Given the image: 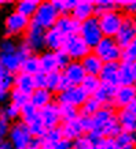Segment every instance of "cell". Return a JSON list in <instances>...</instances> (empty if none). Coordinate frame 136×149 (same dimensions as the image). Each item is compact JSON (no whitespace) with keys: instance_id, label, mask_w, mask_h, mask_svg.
I'll list each match as a JSON object with an SVG mask.
<instances>
[{"instance_id":"cell-5","label":"cell","mask_w":136,"mask_h":149,"mask_svg":"<svg viewBox=\"0 0 136 149\" xmlns=\"http://www.w3.org/2000/svg\"><path fill=\"white\" fill-rule=\"evenodd\" d=\"M62 51H65L69 58L72 60H76V62H81L87 55H89L92 52V49L82 40L80 34H73V36L66 37Z\"/></svg>"},{"instance_id":"cell-1","label":"cell","mask_w":136,"mask_h":149,"mask_svg":"<svg viewBox=\"0 0 136 149\" xmlns=\"http://www.w3.org/2000/svg\"><path fill=\"white\" fill-rule=\"evenodd\" d=\"M92 52L103 63H120L123 56V48L118 45L114 38L110 37H103L99 44L92 49Z\"/></svg>"},{"instance_id":"cell-35","label":"cell","mask_w":136,"mask_h":149,"mask_svg":"<svg viewBox=\"0 0 136 149\" xmlns=\"http://www.w3.org/2000/svg\"><path fill=\"white\" fill-rule=\"evenodd\" d=\"M30 103V96L18 91V89H13L11 91V104L17 105L18 108H22L26 104Z\"/></svg>"},{"instance_id":"cell-22","label":"cell","mask_w":136,"mask_h":149,"mask_svg":"<svg viewBox=\"0 0 136 149\" xmlns=\"http://www.w3.org/2000/svg\"><path fill=\"white\" fill-rule=\"evenodd\" d=\"M14 89H18V91L30 96L36 89L33 77L29 75V74H25V72H18L14 77Z\"/></svg>"},{"instance_id":"cell-38","label":"cell","mask_w":136,"mask_h":149,"mask_svg":"<svg viewBox=\"0 0 136 149\" xmlns=\"http://www.w3.org/2000/svg\"><path fill=\"white\" fill-rule=\"evenodd\" d=\"M116 141H117L120 149L128 148V146H136V136L135 134H131V133L121 131V133L116 137Z\"/></svg>"},{"instance_id":"cell-56","label":"cell","mask_w":136,"mask_h":149,"mask_svg":"<svg viewBox=\"0 0 136 149\" xmlns=\"http://www.w3.org/2000/svg\"><path fill=\"white\" fill-rule=\"evenodd\" d=\"M132 67H133V74H135V82H136V62L132 64Z\"/></svg>"},{"instance_id":"cell-32","label":"cell","mask_w":136,"mask_h":149,"mask_svg":"<svg viewBox=\"0 0 136 149\" xmlns=\"http://www.w3.org/2000/svg\"><path fill=\"white\" fill-rule=\"evenodd\" d=\"M21 118H22V122L25 123V125H29V123L35 122V120H37V119L40 118L39 109H37L35 105H32L30 103L26 104L25 107L21 108Z\"/></svg>"},{"instance_id":"cell-30","label":"cell","mask_w":136,"mask_h":149,"mask_svg":"<svg viewBox=\"0 0 136 149\" xmlns=\"http://www.w3.org/2000/svg\"><path fill=\"white\" fill-rule=\"evenodd\" d=\"M102 107H103V105H102L95 97L91 96V97H88V100H87L85 103H84V105L80 108V115L84 118H92Z\"/></svg>"},{"instance_id":"cell-13","label":"cell","mask_w":136,"mask_h":149,"mask_svg":"<svg viewBox=\"0 0 136 149\" xmlns=\"http://www.w3.org/2000/svg\"><path fill=\"white\" fill-rule=\"evenodd\" d=\"M135 100H136V85H131V86L120 85L116 89L114 99L111 104L120 109H125Z\"/></svg>"},{"instance_id":"cell-8","label":"cell","mask_w":136,"mask_h":149,"mask_svg":"<svg viewBox=\"0 0 136 149\" xmlns=\"http://www.w3.org/2000/svg\"><path fill=\"white\" fill-rule=\"evenodd\" d=\"M88 93H87L81 86H70L69 89L58 93L56 103L58 104H68L76 108H81L84 103L88 100Z\"/></svg>"},{"instance_id":"cell-59","label":"cell","mask_w":136,"mask_h":149,"mask_svg":"<svg viewBox=\"0 0 136 149\" xmlns=\"http://www.w3.org/2000/svg\"><path fill=\"white\" fill-rule=\"evenodd\" d=\"M0 4H1V3H0Z\"/></svg>"},{"instance_id":"cell-19","label":"cell","mask_w":136,"mask_h":149,"mask_svg":"<svg viewBox=\"0 0 136 149\" xmlns=\"http://www.w3.org/2000/svg\"><path fill=\"white\" fill-rule=\"evenodd\" d=\"M65 40L66 37L59 33L55 27L50 29L45 32V38H44V44H45V48L51 52H58L63 48V44H65Z\"/></svg>"},{"instance_id":"cell-44","label":"cell","mask_w":136,"mask_h":149,"mask_svg":"<svg viewBox=\"0 0 136 149\" xmlns=\"http://www.w3.org/2000/svg\"><path fill=\"white\" fill-rule=\"evenodd\" d=\"M3 116H6L7 119H17L18 116H21V108H18L17 105H14V104H8L4 109H3V112H1Z\"/></svg>"},{"instance_id":"cell-48","label":"cell","mask_w":136,"mask_h":149,"mask_svg":"<svg viewBox=\"0 0 136 149\" xmlns=\"http://www.w3.org/2000/svg\"><path fill=\"white\" fill-rule=\"evenodd\" d=\"M18 47L15 45V42L13 40H4L0 45V54H15Z\"/></svg>"},{"instance_id":"cell-29","label":"cell","mask_w":136,"mask_h":149,"mask_svg":"<svg viewBox=\"0 0 136 149\" xmlns=\"http://www.w3.org/2000/svg\"><path fill=\"white\" fill-rule=\"evenodd\" d=\"M40 59L36 55H30L26 60H23L22 66H21V72H25V74H29V75H36L37 72H40Z\"/></svg>"},{"instance_id":"cell-43","label":"cell","mask_w":136,"mask_h":149,"mask_svg":"<svg viewBox=\"0 0 136 149\" xmlns=\"http://www.w3.org/2000/svg\"><path fill=\"white\" fill-rule=\"evenodd\" d=\"M98 149H120L116 138H110V137H104V138H100L98 142Z\"/></svg>"},{"instance_id":"cell-33","label":"cell","mask_w":136,"mask_h":149,"mask_svg":"<svg viewBox=\"0 0 136 149\" xmlns=\"http://www.w3.org/2000/svg\"><path fill=\"white\" fill-rule=\"evenodd\" d=\"M59 111H61V118H62V123L74 120L80 116V109L68 104H59Z\"/></svg>"},{"instance_id":"cell-2","label":"cell","mask_w":136,"mask_h":149,"mask_svg":"<svg viewBox=\"0 0 136 149\" xmlns=\"http://www.w3.org/2000/svg\"><path fill=\"white\" fill-rule=\"evenodd\" d=\"M59 17H61V14L55 8L52 1H43V3H40L35 17L30 19V22L47 32L55 26Z\"/></svg>"},{"instance_id":"cell-10","label":"cell","mask_w":136,"mask_h":149,"mask_svg":"<svg viewBox=\"0 0 136 149\" xmlns=\"http://www.w3.org/2000/svg\"><path fill=\"white\" fill-rule=\"evenodd\" d=\"M136 38V23H135V18L132 17H125L124 19V23L121 29L118 30L117 36L114 37V40L117 41V44L121 48H125L131 44L132 41Z\"/></svg>"},{"instance_id":"cell-36","label":"cell","mask_w":136,"mask_h":149,"mask_svg":"<svg viewBox=\"0 0 136 149\" xmlns=\"http://www.w3.org/2000/svg\"><path fill=\"white\" fill-rule=\"evenodd\" d=\"M77 0H54L52 4L55 6V8L58 10V13L61 15H65V14H70L72 10L77 6Z\"/></svg>"},{"instance_id":"cell-28","label":"cell","mask_w":136,"mask_h":149,"mask_svg":"<svg viewBox=\"0 0 136 149\" xmlns=\"http://www.w3.org/2000/svg\"><path fill=\"white\" fill-rule=\"evenodd\" d=\"M117 88H118V86H117ZM117 88L102 84V86L99 88V91L96 92L92 97H95V99L98 100V101H99L103 107H104V105H110V104L113 103L114 93H116V89H117Z\"/></svg>"},{"instance_id":"cell-54","label":"cell","mask_w":136,"mask_h":149,"mask_svg":"<svg viewBox=\"0 0 136 149\" xmlns=\"http://www.w3.org/2000/svg\"><path fill=\"white\" fill-rule=\"evenodd\" d=\"M125 109H127V111H129L132 115H135V116H136V100H135V101H132V103L129 104Z\"/></svg>"},{"instance_id":"cell-27","label":"cell","mask_w":136,"mask_h":149,"mask_svg":"<svg viewBox=\"0 0 136 149\" xmlns=\"http://www.w3.org/2000/svg\"><path fill=\"white\" fill-rule=\"evenodd\" d=\"M39 6H40V1H37V0H21L17 3L15 11L26 18L32 19L39 8Z\"/></svg>"},{"instance_id":"cell-41","label":"cell","mask_w":136,"mask_h":149,"mask_svg":"<svg viewBox=\"0 0 136 149\" xmlns=\"http://www.w3.org/2000/svg\"><path fill=\"white\" fill-rule=\"evenodd\" d=\"M73 149H98L96 141H94L89 136H82L73 142Z\"/></svg>"},{"instance_id":"cell-39","label":"cell","mask_w":136,"mask_h":149,"mask_svg":"<svg viewBox=\"0 0 136 149\" xmlns=\"http://www.w3.org/2000/svg\"><path fill=\"white\" fill-rule=\"evenodd\" d=\"M62 138H63V134H62V129H61V126H59V127H55V129H50V130H47L44 138L40 140V141L44 145H51V144L58 142V141L62 140Z\"/></svg>"},{"instance_id":"cell-57","label":"cell","mask_w":136,"mask_h":149,"mask_svg":"<svg viewBox=\"0 0 136 149\" xmlns=\"http://www.w3.org/2000/svg\"><path fill=\"white\" fill-rule=\"evenodd\" d=\"M123 149H136V146H128V148H123Z\"/></svg>"},{"instance_id":"cell-6","label":"cell","mask_w":136,"mask_h":149,"mask_svg":"<svg viewBox=\"0 0 136 149\" xmlns=\"http://www.w3.org/2000/svg\"><path fill=\"white\" fill-rule=\"evenodd\" d=\"M78 34H80L82 40L88 44V47H89L91 49H94L100 42V40L103 38V33H102V29H100V26H99L98 17H92V18H89L88 21L81 22Z\"/></svg>"},{"instance_id":"cell-31","label":"cell","mask_w":136,"mask_h":149,"mask_svg":"<svg viewBox=\"0 0 136 149\" xmlns=\"http://www.w3.org/2000/svg\"><path fill=\"white\" fill-rule=\"evenodd\" d=\"M102 86V82H100L99 77H95V75H87L85 79L82 81L81 88L88 93V96H94L96 92L99 91V88Z\"/></svg>"},{"instance_id":"cell-37","label":"cell","mask_w":136,"mask_h":149,"mask_svg":"<svg viewBox=\"0 0 136 149\" xmlns=\"http://www.w3.org/2000/svg\"><path fill=\"white\" fill-rule=\"evenodd\" d=\"M118 3L111 1V0H100V1H95V17H99L104 13H109L113 10H117Z\"/></svg>"},{"instance_id":"cell-53","label":"cell","mask_w":136,"mask_h":149,"mask_svg":"<svg viewBox=\"0 0 136 149\" xmlns=\"http://www.w3.org/2000/svg\"><path fill=\"white\" fill-rule=\"evenodd\" d=\"M27 149H44V146H43V144H41L40 140H35L32 142V145H30Z\"/></svg>"},{"instance_id":"cell-9","label":"cell","mask_w":136,"mask_h":149,"mask_svg":"<svg viewBox=\"0 0 136 149\" xmlns=\"http://www.w3.org/2000/svg\"><path fill=\"white\" fill-rule=\"evenodd\" d=\"M6 33L8 36H18L22 33H26V30L30 26V19L23 17L17 11H14L13 14H10L6 18Z\"/></svg>"},{"instance_id":"cell-4","label":"cell","mask_w":136,"mask_h":149,"mask_svg":"<svg viewBox=\"0 0 136 149\" xmlns=\"http://www.w3.org/2000/svg\"><path fill=\"white\" fill-rule=\"evenodd\" d=\"M125 17L127 15H124L118 10H113V11H109V13H104L102 15H99L98 21H99V26L102 29L103 37L114 38V37L117 36L118 30L123 26Z\"/></svg>"},{"instance_id":"cell-51","label":"cell","mask_w":136,"mask_h":149,"mask_svg":"<svg viewBox=\"0 0 136 149\" xmlns=\"http://www.w3.org/2000/svg\"><path fill=\"white\" fill-rule=\"evenodd\" d=\"M118 4L123 6V8L125 10L128 17H135L136 18V0L135 1H123V3H118Z\"/></svg>"},{"instance_id":"cell-3","label":"cell","mask_w":136,"mask_h":149,"mask_svg":"<svg viewBox=\"0 0 136 149\" xmlns=\"http://www.w3.org/2000/svg\"><path fill=\"white\" fill-rule=\"evenodd\" d=\"M114 116H117V113L114 112V109L111 105H104L94 115L92 118H89L91 120V127L89 131L87 136H89L94 141H98L102 138V131H103L104 126L113 119Z\"/></svg>"},{"instance_id":"cell-47","label":"cell","mask_w":136,"mask_h":149,"mask_svg":"<svg viewBox=\"0 0 136 149\" xmlns=\"http://www.w3.org/2000/svg\"><path fill=\"white\" fill-rule=\"evenodd\" d=\"M10 126L8 119L3 115H0V140H4V137H7L10 134Z\"/></svg>"},{"instance_id":"cell-52","label":"cell","mask_w":136,"mask_h":149,"mask_svg":"<svg viewBox=\"0 0 136 149\" xmlns=\"http://www.w3.org/2000/svg\"><path fill=\"white\" fill-rule=\"evenodd\" d=\"M0 149H14L8 140H0Z\"/></svg>"},{"instance_id":"cell-24","label":"cell","mask_w":136,"mask_h":149,"mask_svg":"<svg viewBox=\"0 0 136 149\" xmlns=\"http://www.w3.org/2000/svg\"><path fill=\"white\" fill-rule=\"evenodd\" d=\"M52 103V92L48 89H35L30 95V104L35 105L37 109L44 108L45 105Z\"/></svg>"},{"instance_id":"cell-55","label":"cell","mask_w":136,"mask_h":149,"mask_svg":"<svg viewBox=\"0 0 136 149\" xmlns=\"http://www.w3.org/2000/svg\"><path fill=\"white\" fill-rule=\"evenodd\" d=\"M7 96H8V92L4 91L3 88H0V101H3V100H4Z\"/></svg>"},{"instance_id":"cell-23","label":"cell","mask_w":136,"mask_h":149,"mask_svg":"<svg viewBox=\"0 0 136 149\" xmlns=\"http://www.w3.org/2000/svg\"><path fill=\"white\" fill-rule=\"evenodd\" d=\"M0 63L10 74H15V72L18 74V72H21L22 60L18 58L17 52L15 54H0Z\"/></svg>"},{"instance_id":"cell-40","label":"cell","mask_w":136,"mask_h":149,"mask_svg":"<svg viewBox=\"0 0 136 149\" xmlns=\"http://www.w3.org/2000/svg\"><path fill=\"white\" fill-rule=\"evenodd\" d=\"M121 62L133 64L136 62V38L132 41L128 47L123 49V56H121Z\"/></svg>"},{"instance_id":"cell-42","label":"cell","mask_w":136,"mask_h":149,"mask_svg":"<svg viewBox=\"0 0 136 149\" xmlns=\"http://www.w3.org/2000/svg\"><path fill=\"white\" fill-rule=\"evenodd\" d=\"M13 85H14L13 74H10V72L1 66V63H0V88H3L4 91L8 92L10 88Z\"/></svg>"},{"instance_id":"cell-15","label":"cell","mask_w":136,"mask_h":149,"mask_svg":"<svg viewBox=\"0 0 136 149\" xmlns=\"http://www.w3.org/2000/svg\"><path fill=\"white\" fill-rule=\"evenodd\" d=\"M61 129H62V134H63V138L74 142L76 140L81 138L82 136H85V129H84V125H82V118L81 115L74 119V120H70V122H65L61 125Z\"/></svg>"},{"instance_id":"cell-12","label":"cell","mask_w":136,"mask_h":149,"mask_svg":"<svg viewBox=\"0 0 136 149\" xmlns=\"http://www.w3.org/2000/svg\"><path fill=\"white\" fill-rule=\"evenodd\" d=\"M62 74H63L65 79L69 82L70 86H81L82 81L87 77V72L82 67L81 62H76V60H72L62 70Z\"/></svg>"},{"instance_id":"cell-11","label":"cell","mask_w":136,"mask_h":149,"mask_svg":"<svg viewBox=\"0 0 136 149\" xmlns=\"http://www.w3.org/2000/svg\"><path fill=\"white\" fill-rule=\"evenodd\" d=\"M39 115H40L41 122L44 123V126L50 130L59 127L62 123V118H61V111H59V104L52 103L45 105L44 108L39 109Z\"/></svg>"},{"instance_id":"cell-50","label":"cell","mask_w":136,"mask_h":149,"mask_svg":"<svg viewBox=\"0 0 136 149\" xmlns=\"http://www.w3.org/2000/svg\"><path fill=\"white\" fill-rule=\"evenodd\" d=\"M56 58H58V63H59V67H61V71L63 70L66 66H68L70 62H72V59L68 56V54L65 52V51H58L56 52Z\"/></svg>"},{"instance_id":"cell-14","label":"cell","mask_w":136,"mask_h":149,"mask_svg":"<svg viewBox=\"0 0 136 149\" xmlns=\"http://www.w3.org/2000/svg\"><path fill=\"white\" fill-rule=\"evenodd\" d=\"M44 38H45V30H43L41 27L36 26L35 23L30 22V26L25 33V44L32 49V52L45 48Z\"/></svg>"},{"instance_id":"cell-20","label":"cell","mask_w":136,"mask_h":149,"mask_svg":"<svg viewBox=\"0 0 136 149\" xmlns=\"http://www.w3.org/2000/svg\"><path fill=\"white\" fill-rule=\"evenodd\" d=\"M40 59V68L44 74H51L55 71H61L58 63V58H56V52H51V51H45L39 56Z\"/></svg>"},{"instance_id":"cell-26","label":"cell","mask_w":136,"mask_h":149,"mask_svg":"<svg viewBox=\"0 0 136 149\" xmlns=\"http://www.w3.org/2000/svg\"><path fill=\"white\" fill-rule=\"evenodd\" d=\"M118 79H120V85H123V86L136 85V82H135V74H133V67H132L131 63L120 62Z\"/></svg>"},{"instance_id":"cell-18","label":"cell","mask_w":136,"mask_h":149,"mask_svg":"<svg viewBox=\"0 0 136 149\" xmlns=\"http://www.w3.org/2000/svg\"><path fill=\"white\" fill-rule=\"evenodd\" d=\"M118 71H120V63H104L102 72H100V82L104 85H110L117 88L120 86L118 79Z\"/></svg>"},{"instance_id":"cell-21","label":"cell","mask_w":136,"mask_h":149,"mask_svg":"<svg viewBox=\"0 0 136 149\" xmlns=\"http://www.w3.org/2000/svg\"><path fill=\"white\" fill-rule=\"evenodd\" d=\"M81 64L84 67V70H85L87 75H95V77H99L100 72H102V68L104 66V63L94 52L87 55L85 58L81 60Z\"/></svg>"},{"instance_id":"cell-25","label":"cell","mask_w":136,"mask_h":149,"mask_svg":"<svg viewBox=\"0 0 136 149\" xmlns=\"http://www.w3.org/2000/svg\"><path fill=\"white\" fill-rule=\"evenodd\" d=\"M117 119L120 122V126L125 133H131L136 136V116L132 115L127 109H120L117 113Z\"/></svg>"},{"instance_id":"cell-49","label":"cell","mask_w":136,"mask_h":149,"mask_svg":"<svg viewBox=\"0 0 136 149\" xmlns=\"http://www.w3.org/2000/svg\"><path fill=\"white\" fill-rule=\"evenodd\" d=\"M17 55H18V58L22 60V63H23V60H26V59L32 55V49L23 42V44H21V45L17 48Z\"/></svg>"},{"instance_id":"cell-34","label":"cell","mask_w":136,"mask_h":149,"mask_svg":"<svg viewBox=\"0 0 136 149\" xmlns=\"http://www.w3.org/2000/svg\"><path fill=\"white\" fill-rule=\"evenodd\" d=\"M26 126L29 127V131H30V134H32V137L35 140H43L45 136V133H47V130H48V129L44 126V123L41 122L40 118H39L37 120H35V122L26 125Z\"/></svg>"},{"instance_id":"cell-17","label":"cell","mask_w":136,"mask_h":149,"mask_svg":"<svg viewBox=\"0 0 136 149\" xmlns=\"http://www.w3.org/2000/svg\"><path fill=\"white\" fill-rule=\"evenodd\" d=\"M70 15L80 23L84 21H88L89 18L95 17V1H91V0L78 1L77 6L72 10Z\"/></svg>"},{"instance_id":"cell-45","label":"cell","mask_w":136,"mask_h":149,"mask_svg":"<svg viewBox=\"0 0 136 149\" xmlns=\"http://www.w3.org/2000/svg\"><path fill=\"white\" fill-rule=\"evenodd\" d=\"M43 144V142H41ZM44 149H73V142L72 141L66 140V138H62V140H59L58 142H55V144H51V145H44Z\"/></svg>"},{"instance_id":"cell-46","label":"cell","mask_w":136,"mask_h":149,"mask_svg":"<svg viewBox=\"0 0 136 149\" xmlns=\"http://www.w3.org/2000/svg\"><path fill=\"white\" fill-rule=\"evenodd\" d=\"M33 81H35L36 89H47V74H44L43 71L33 75Z\"/></svg>"},{"instance_id":"cell-16","label":"cell","mask_w":136,"mask_h":149,"mask_svg":"<svg viewBox=\"0 0 136 149\" xmlns=\"http://www.w3.org/2000/svg\"><path fill=\"white\" fill-rule=\"evenodd\" d=\"M80 25L81 23L78 21H76L70 14H65V15H61L58 18L54 27L59 33H62L65 37H69V36H73V34H78Z\"/></svg>"},{"instance_id":"cell-7","label":"cell","mask_w":136,"mask_h":149,"mask_svg":"<svg viewBox=\"0 0 136 149\" xmlns=\"http://www.w3.org/2000/svg\"><path fill=\"white\" fill-rule=\"evenodd\" d=\"M8 141L11 142L14 149H27L32 145L35 138L30 134L29 127L23 122H18L14 123L10 129Z\"/></svg>"},{"instance_id":"cell-58","label":"cell","mask_w":136,"mask_h":149,"mask_svg":"<svg viewBox=\"0 0 136 149\" xmlns=\"http://www.w3.org/2000/svg\"><path fill=\"white\" fill-rule=\"evenodd\" d=\"M135 23H136V18H135Z\"/></svg>"}]
</instances>
